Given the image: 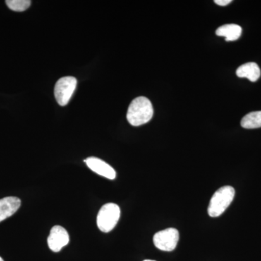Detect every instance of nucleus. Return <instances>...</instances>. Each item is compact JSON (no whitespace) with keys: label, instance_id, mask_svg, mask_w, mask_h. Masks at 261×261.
<instances>
[{"label":"nucleus","instance_id":"obj_4","mask_svg":"<svg viewBox=\"0 0 261 261\" xmlns=\"http://www.w3.org/2000/svg\"><path fill=\"white\" fill-rule=\"evenodd\" d=\"M77 80L74 77L65 76L57 82L55 87V96L57 102L61 106L69 102L70 98L76 88Z\"/></svg>","mask_w":261,"mask_h":261},{"label":"nucleus","instance_id":"obj_12","mask_svg":"<svg viewBox=\"0 0 261 261\" xmlns=\"http://www.w3.org/2000/svg\"><path fill=\"white\" fill-rule=\"evenodd\" d=\"M5 3L10 10L15 12H23L28 9L32 2L30 0H7Z\"/></svg>","mask_w":261,"mask_h":261},{"label":"nucleus","instance_id":"obj_13","mask_svg":"<svg viewBox=\"0 0 261 261\" xmlns=\"http://www.w3.org/2000/svg\"><path fill=\"white\" fill-rule=\"evenodd\" d=\"M215 3L220 6H226L231 3V0H215Z\"/></svg>","mask_w":261,"mask_h":261},{"label":"nucleus","instance_id":"obj_6","mask_svg":"<svg viewBox=\"0 0 261 261\" xmlns=\"http://www.w3.org/2000/svg\"><path fill=\"white\" fill-rule=\"evenodd\" d=\"M70 238L68 231L61 226L51 228L47 239L48 246L51 251L58 252L69 243Z\"/></svg>","mask_w":261,"mask_h":261},{"label":"nucleus","instance_id":"obj_8","mask_svg":"<svg viewBox=\"0 0 261 261\" xmlns=\"http://www.w3.org/2000/svg\"><path fill=\"white\" fill-rule=\"evenodd\" d=\"M21 201L17 197H7L0 200V222L13 216L20 208Z\"/></svg>","mask_w":261,"mask_h":261},{"label":"nucleus","instance_id":"obj_3","mask_svg":"<svg viewBox=\"0 0 261 261\" xmlns=\"http://www.w3.org/2000/svg\"><path fill=\"white\" fill-rule=\"evenodd\" d=\"M121 216L119 206L115 203H107L102 206L98 213L97 224L98 228L105 233L112 231L118 224Z\"/></svg>","mask_w":261,"mask_h":261},{"label":"nucleus","instance_id":"obj_10","mask_svg":"<svg viewBox=\"0 0 261 261\" xmlns=\"http://www.w3.org/2000/svg\"><path fill=\"white\" fill-rule=\"evenodd\" d=\"M242 32L243 30L240 25L236 24H226L220 27L216 33V35L219 37L226 38V42H232L238 40L239 38L241 37Z\"/></svg>","mask_w":261,"mask_h":261},{"label":"nucleus","instance_id":"obj_7","mask_svg":"<svg viewBox=\"0 0 261 261\" xmlns=\"http://www.w3.org/2000/svg\"><path fill=\"white\" fill-rule=\"evenodd\" d=\"M87 163V166L94 173H97L99 176L109 178V179H115L116 177V172L114 168L111 167L109 164L102 160L97 158H88L84 161Z\"/></svg>","mask_w":261,"mask_h":261},{"label":"nucleus","instance_id":"obj_1","mask_svg":"<svg viewBox=\"0 0 261 261\" xmlns=\"http://www.w3.org/2000/svg\"><path fill=\"white\" fill-rule=\"evenodd\" d=\"M153 112V108L149 99L145 97H139L130 102L126 118L132 126H142L152 119Z\"/></svg>","mask_w":261,"mask_h":261},{"label":"nucleus","instance_id":"obj_15","mask_svg":"<svg viewBox=\"0 0 261 261\" xmlns=\"http://www.w3.org/2000/svg\"><path fill=\"white\" fill-rule=\"evenodd\" d=\"M144 261H155V260H145Z\"/></svg>","mask_w":261,"mask_h":261},{"label":"nucleus","instance_id":"obj_2","mask_svg":"<svg viewBox=\"0 0 261 261\" xmlns=\"http://www.w3.org/2000/svg\"><path fill=\"white\" fill-rule=\"evenodd\" d=\"M235 195L232 187L224 186L219 189L211 198L207 213L211 217H219L231 205Z\"/></svg>","mask_w":261,"mask_h":261},{"label":"nucleus","instance_id":"obj_14","mask_svg":"<svg viewBox=\"0 0 261 261\" xmlns=\"http://www.w3.org/2000/svg\"><path fill=\"white\" fill-rule=\"evenodd\" d=\"M0 261H4V260H3V258H2V257H0Z\"/></svg>","mask_w":261,"mask_h":261},{"label":"nucleus","instance_id":"obj_9","mask_svg":"<svg viewBox=\"0 0 261 261\" xmlns=\"http://www.w3.org/2000/svg\"><path fill=\"white\" fill-rule=\"evenodd\" d=\"M236 73L240 78H247L250 82H255L260 78L261 72L257 63H247L239 67Z\"/></svg>","mask_w":261,"mask_h":261},{"label":"nucleus","instance_id":"obj_5","mask_svg":"<svg viewBox=\"0 0 261 261\" xmlns=\"http://www.w3.org/2000/svg\"><path fill=\"white\" fill-rule=\"evenodd\" d=\"M179 240V233L176 228H169L160 231L154 235V246L162 251L171 252L175 250Z\"/></svg>","mask_w":261,"mask_h":261},{"label":"nucleus","instance_id":"obj_11","mask_svg":"<svg viewBox=\"0 0 261 261\" xmlns=\"http://www.w3.org/2000/svg\"><path fill=\"white\" fill-rule=\"evenodd\" d=\"M241 126L247 129L260 128L261 111L250 113L244 116L241 121Z\"/></svg>","mask_w":261,"mask_h":261}]
</instances>
